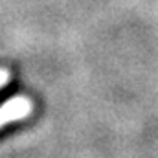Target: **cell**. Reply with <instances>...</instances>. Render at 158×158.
I'll list each match as a JSON object with an SVG mask.
<instances>
[{
    "label": "cell",
    "mask_w": 158,
    "mask_h": 158,
    "mask_svg": "<svg viewBox=\"0 0 158 158\" xmlns=\"http://www.w3.org/2000/svg\"><path fill=\"white\" fill-rule=\"evenodd\" d=\"M9 77H11V74H9L6 68H0V88H4V86L7 85Z\"/></svg>",
    "instance_id": "2"
},
{
    "label": "cell",
    "mask_w": 158,
    "mask_h": 158,
    "mask_svg": "<svg viewBox=\"0 0 158 158\" xmlns=\"http://www.w3.org/2000/svg\"><path fill=\"white\" fill-rule=\"evenodd\" d=\"M31 110H33V103L24 96H15L4 101V105H0V129L11 121L24 119L31 114Z\"/></svg>",
    "instance_id": "1"
}]
</instances>
